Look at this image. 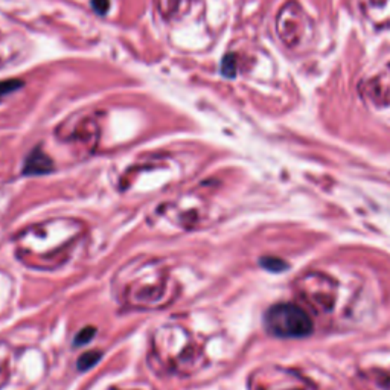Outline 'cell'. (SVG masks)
Segmentation results:
<instances>
[{"label": "cell", "instance_id": "cell-7", "mask_svg": "<svg viewBox=\"0 0 390 390\" xmlns=\"http://www.w3.org/2000/svg\"><path fill=\"white\" fill-rule=\"evenodd\" d=\"M249 390H310V383L301 372L267 365L252 372Z\"/></svg>", "mask_w": 390, "mask_h": 390}, {"label": "cell", "instance_id": "cell-8", "mask_svg": "<svg viewBox=\"0 0 390 390\" xmlns=\"http://www.w3.org/2000/svg\"><path fill=\"white\" fill-rule=\"evenodd\" d=\"M358 93L363 101L377 110L390 107V72H381L358 84Z\"/></svg>", "mask_w": 390, "mask_h": 390}, {"label": "cell", "instance_id": "cell-12", "mask_svg": "<svg viewBox=\"0 0 390 390\" xmlns=\"http://www.w3.org/2000/svg\"><path fill=\"white\" fill-rule=\"evenodd\" d=\"M10 377V357H8L6 346L0 344V387H2Z\"/></svg>", "mask_w": 390, "mask_h": 390}, {"label": "cell", "instance_id": "cell-14", "mask_svg": "<svg viewBox=\"0 0 390 390\" xmlns=\"http://www.w3.org/2000/svg\"><path fill=\"white\" fill-rule=\"evenodd\" d=\"M23 86L22 81L19 79H8V81H0V98L8 95V93H13L14 90L20 89Z\"/></svg>", "mask_w": 390, "mask_h": 390}, {"label": "cell", "instance_id": "cell-3", "mask_svg": "<svg viewBox=\"0 0 390 390\" xmlns=\"http://www.w3.org/2000/svg\"><path fill=\"white\" fill-rule=\"evenodd\" d=\"M152 352L172 374H190L202 358L200 348L178 325L160 326L152 337Z\"/></svg>", "mask_w": 390, "mask_h": 390}, {"label": "cell", "instance_id": "cell-9", "mask_svg": "<svg viewBox=\"0 0 390 390\" xmlns=\"http://www.w3.org/2000/svg\"><path fill=\"white\" fill-rule=\"evenodd\" d=\"M358 390H390V374L383 370H369L358 375Z\"/></svg>", "mask_w": 390, "mask_h": 390}, {"label": "cell", "instance_id": "cell-11", "mask_svg": "<svg viewBox=\"0 0 390 390\" xmlns=\"http://www.w3.org/2000/svg\"><path fill=\"white\" fill-rule=\"evenodd\" d=\"M238 72V58L235 53H228L221 63V74L228 78H235Z\"/></svg>", "mask_w": 390, "mask_h": 390}, {"label": "cell", "instance_id": "cell-4", "mask_svg": "<svg viewBox=\"0 0 390 390\" xmlns=\"http://www.w3.org/2000/svg\"><path fill=\"white\" fill-rule=\"evenodd\" d=\"M294 292L316 313H331L337 304L339 284L322 271H308L294 280Z\"/></svg>", "mask_w": 390, "mask_h": 390}, {"label": "cell", "instance_id": "cell-16", "mask_svg": "<svg viewBox=\"0 0 390 390\" xmlns=\"http://www.w3.org/2000/svg\"><path fill=\"white\" fill-rule=\"evenodd\" d=\"M92 8L98 14H105L110 8V0H92Z\"/></svg>", "mask_w": 390, "mask_h": 390}, {"label": "cell", "instance_id": "cell-5", "mask_svg": "<svg viewBox=\"0 0 390 390\" xmlns=\"http://www.w3.org/2000/svg\"><path fill=\"white\" fill-rule=\"evenodd\" d=\"M267 331L279 339H304L313 332V320L302 306L290 302L276 304L266 313Z\"/></svg>", "mask_w": 390, "mask_h": 390}, {"label": "cell", "instance_id": "cell-15", "mask_svg": "<svg viewBox=\"0 0 390 390\" xmlns=\"http://www.w3.org/2000/svg\"><path fill=\"white\" fill-rule=\"evenodd\" d=\"M93 334H95V330H92V328H86L84 331H81L75 340V346H78V344L79 346H83V344L89 343L93 339Z\"/></svg>", "mask_w": 390, "mask_h": 390}, {"label": "cell", "instance_id": "cell-6", "mask_svg": "<svg viewBox=\"0 0 390 390\" xmlns=\"http://www.w3.org/2000/svg\"><path fill=\"white\" fill-rule=\"evenodd\" d=\"M276 31L288 49H301L314 37V22L297 0H288L278 13Z\"/></svg>", "mask_w": 390, "mask_h": 390}, {"label": "cell", "instance_id": "cell-10", "mask_svg": "<svg viewBox=\"0 0 390 390\" xmlns=\"http://www.w3.org/2000/svg\"><path fill=\"white\" fill-rule=\"evenodd\" d=\"M52 169H53V163L49 159V156H46V154L40 150H35L34 152H31L28 160H26L23 172L28 176H41V174H48V172H51Z\"/></svg>", "mask_w": 390, "mask_h": 390}, {"label": "cell", "instance_id": "cell-2", "mask_svg": "<svg viewBox=\"0 0 390 390\" xmlns=\"http://www.w3.org/2000/svg\"><path fill=\"white\" fill-rule=\"evenodd\" d=\"M125 278L122 282V301L134 308H159L168 305L176 293V285H172V279L167 268H163L157 262L142 264L138 270L129 271V275H121Z\"/></svg>", "mask_w": 390, "mask_h": 390}, {"label": "cell", "instance_id": "cell-13", "mask_svg": "<svg viewBox=\"0 0 390 390\" xmlns=\"http://www.w3.org/2000/svg\"><path fill=\"white\" fill-rule=\"evenodd\" d=\"M99 358H101V352L89 351V352L84 353V356L79 357V360H78V369L84 372V370L90 369L92 366H95L96 363L99 361Z\"/></svg>", "mask_w": 390, "mask_h": 390}, {"label": "cell", "instance_id": "cell-1", "mask_svg": "<svg viewBox=\"0 0 390 390\" xmlns=\"http://www.w3.org/2000/svg\"><path fill=\"white\" fill-rule=\"evenodd\" d=\"M61 220L34 224L17 237V256L23 261V264L34 268H56L65 264L69 252L81 238L84 228L53 241L52 238L57 235Z\"/></svg>", "mask_w": 390, "mask_h": 390}]
</instances>
